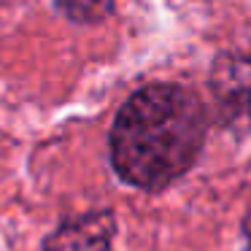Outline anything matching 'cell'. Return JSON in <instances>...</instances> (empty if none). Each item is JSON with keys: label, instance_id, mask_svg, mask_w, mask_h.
Masks as SVG:
<instances>
[{"label": "cell", "instance_id": "obj_1", "mask_svg": "<svg viewBox=\"0 0 251 251\" xmlns=\"http://www.w3.org/2000/svg\"><path fill=\"white\" fill-rule=\"evenodd\" d=\"M205 143V108L178 84H149L130 95L108 132L116 176L146 192L186 173Z\"/></svg>", "mask_w": 251, "mask_h": 251}, {"label": "cell", "instance_id": "obj_2", "mask_svg": "<svg viewBox=\"0 0 251 251\" xmlns=\"http://www.w3.org/2000/svg\"><path fill=\"white\" fill-rule=\"evenodd\" d=\"M211 95L224 127L251 132V54H222L211 68Z\"/></svg>", "mask_w": 251, "mask_h": 251}, {"label": "cell", "instance_id": "obj_3", "mask_svg": "<svg viewBox=\"0 0 251 251\" xmlns=\"http://www.w3.org/2000/svg\"><path fill=\"white\" fill-rule=\"evenodd\" d=\"M116 216L114 211L81 213L60 222L41 243V251H114Z\"/></svg>", "mask_w": 251, "mask_h": 251}, {"label": "cell", "instance_id": "obj_4", "mask_svg": "<svg viewBox=\"0 0 251 251\" xmlns=\"http://www.w3.org/2000/svg\"><path fill=\"white\" fill-rule=\"evenodd\" d=\"M54 6L71 22L95 25V22H103L114 11V0H54Z\"/></svg>", "mask_w": 251, "mask_h": 251}]
</instances>
